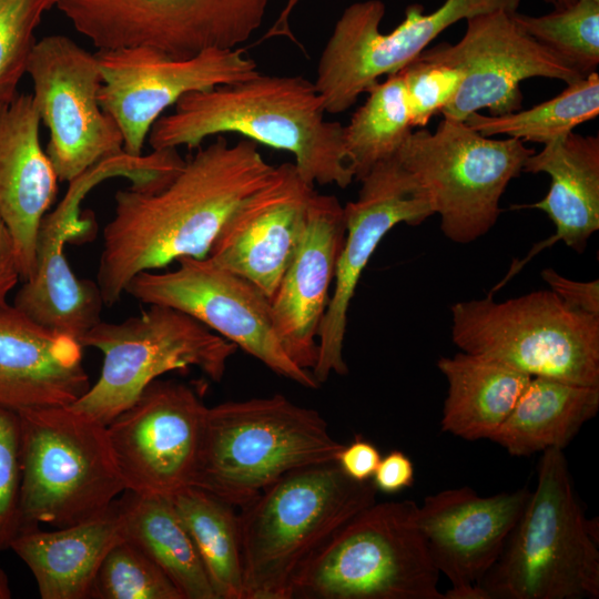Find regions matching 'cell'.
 Returning <instances> with one entry per match:
<instances>
[{"mask_svg": "<svg viewBox=\"0 0 599 599\" xmlns=\"http://www.w3.org/2000/svg\"><path fill=\"white\" fill-rule=\"evenodd\" d=\"M275 165L252 140L219 135L159 191L134 186L114 195L103 230L97 284L104 305L118 303L136 274L181 257L205 258L229 216L272 177Z\"/></svg>", "mask_w": 599, "mask_h": 599, "instance_id": "cell-1", "label": "cell"}, {"mask_svg": "<svg viewBox=\"0 0 599 599\" xmlns=\"http://www.w3.org/2000/svg\"><path fill=\"white\" fill-rule=\"evenodd\" d=\"M315 84L301 75H257L182 97L149 133L153 150L197 149L209 138L237 133L292 153L308 184L347 187L348 165L343 125L325 119Z\"/></svg>", "mask_w": 599, "mask_h": 599, "instance_id": "cell-2", "label": "cell"}, {"mask_svg": "<svg viewBox=\"0 0 599 599\" xmlns=\"http://www.w3.org/2000/svg\"><path fill=\"white\" fill-rule=\"evenodd\" d=\"M596 525L583 514L562 449L542 451L536 487L477 586L481 599H597Z\"/></svg>", "mask_w": 599, "mask_h": 599, "instance_id": "cell-3", "label": "cell"}, {"mask_svg": "<svg viewBox=\"0 0 599 599\" xmlns=\"http://www.w3.org/2000/svg\"><path fill=\"white\" fill-rule=\"evenodd\" d=\"M372 479L336 460L291 470L241 507L244 599H288L293 576L333 532L376 501Z\"/></svg>", "mask_w": 599, "mask_h": 599, "instance_id": "cell-4", "label": "cell"}, {"mask_svg": "<svg viewBox=\"0 0 599 599\" xmlns=\"http://www.w3.org/2000/svg\"><path fill=\"white\" fill-rule=\"evenodd\" d=\"M322 415L281 394L207 407L191 486L243 507L284 474L337 460Z\"/></svg>", "mask_w": 599, "mask_h": 599, "instance_id": "cell-5", "label": "cell"}, {"mask_svg": "<svg viewBox=\"0 0 599 599\" xmlns=\"http://www.w3.org/2000/svg\"><path fill=\"white\" fill-rule=\"evenodd\" d=\"M413 500L374 502L300 566L288 599H445Z\"/></svg>", "mask_w": 599, "mask_h": 599, "instance_id": "cell-6", "label": "cell"}, {"mask_svg": "<svg viewBox=\"0 0 599 599\" xmlns=\"http://www.w3.org/2000/svg\"><path fill=\"white\" fill-rule=\"evenodd\" d=\"M17 413L20 531L89 520L125 491L106 425L70 405Z\"/></svg>", "mask_w": 599, "mask_h": 599, "instance_id": "cell-7", "label": "cell"}, {"mask_svg": "<svg viewBox=\"0 0 599 599\" xmlns=\"http://www.w3.org/2000/svg\"><path fill=\"white\" fill-rule=\"evenodd\" d=\"M450 313L451 341L461 352L530 377L599 386V317L569 307L551 290L461 301Z\"/></svg>", "mask_w": 599, "mask_h": 599, "instance_id": "cell-8", "label": "cell"}, {"mask_svg": "<svg viewBox=\"0 0 599 599\" xmlns=\"http://www.w3.org/2000/svg\"><path fill=\"white\" fill-rule=\"evenodd\" d=\"M79 343L99 349L103 364L94 385L70 406L104 425L165 373L194 366L220 382L237 348L192 316L163 305H150L120 323L100 321Z\"/></svg>", "mask_w": 599, "mask_h": 599, "instance_id": "cell-9", "label": "cell"}, {"mask_svg": "<svg viewBox=\"0 0 599 599\" xmlns=\"http://www.w3.org/2000/svg\"><path fill=\"white\" fill-rule=\"evenodd\" d=\"M535 152L519 139H493L444 118L435 133L413 131L396 155L439 215L444 235L467 244L496 224L504 192Z\"/></svg>", "mask_w": 599, "mask_h": 599, "instance_id": "cell-10", "label": "cell"}, {"mask_svg": "<svg viewBox=\"0 0 599 599\" xmlns=\"http://www.w3.org/2000/svg\"><path fill=\"white\" fill-rule=\"evenodd\" d=\"M268 0H55L99 50L149 47L187 58L235 49L262 26Z\"/></svg>", "mask_w": 599, "mask_h": 599, "instance_id": "cell-11", "label": "cell"}, {"mask_svg": "<svg viewBox=\"0 0 599 599\" xmlns=\"http://www.w3.org/2000/svg\"><path fill=\"white\" fill-rule=\"evenodd\" d=\"M170 272L145 271L126 284L124 293L149 305L181 311L257 358L271 370L298 385L317 389L312 372L284 351L273 325L270 298L250 281L209 257H181Z\"/></svg>", "mask_w": 599, "mask_h": 599, "instance_id": "cell-12", "label": "cell"}, {"mask_svg": "<svg viewBox=\"0 0 599 599\" xmlns=\"http://www.w3.org/2000/svg\"><path fill=\"white\" fill-rule=\"evenodd\" d=\"M98 100L123 138V151L142 155L151 128L185 94L257 75V63L235 49H206L179 58L149 47L98 50Z\"/></svg>", "mask_w": 599, "mask_h": 599, "instance_id": "cell-13", "label": "cell"}, {"mask_svg": "<svg viewBox=\"0 0 599 599\" xmlns=\"http://www.w3.org/2000/svg\"><path fill=\"white\" fill-rule=\"evenodd\" d=\"M27 73L40 120L50 132L45 153L59 181L71 182L124 152L120 129L98 100L102 78L95 54L69 37L48 35L35 42Z\"/></svg>", "mask_w": 599, "mask_h": 599, "instance_id": "cell-14", "label": "cell"}, {"mask_svg": "<svg viewBox=\"0 0 599 599\" xmlns=\"http://www.w3.org/2000/svg\"><path fill=\"white\" fill-rule=\"evenodd\" d=\"M418 57L461 73L458 91L440 113L464 122L481 109H488L490 115L521 110L520 82L526 79H556L567 85L581 79L504 10L466 19L465 34L457 43L441 42Z\"/></svg>", "mask_w": 599, "mask_h": 599, "instance_id": "cell-15", "label": "cell"}, {"mask_svg": "<svg viewBox=\"0 0 599 599\" xmlns=\"http://www.w3.org/2000/svg\"><path fill=\"white\" fill-rule=\"evenodd\" d=\"M361 183L357 200L344 206L345 242L317 334V361L311 372L319 385L332 373L348 372L343 348L349 303L383 237L397 224L418 225L435 214L423 187L397 155L376 164Z\"/></svg>", "mask_w": 599, "mask_h": 599, "instance_id": "cell-16", "label": "cell"}, {"mask_svg": "<svg viewBox=\"0 0 599 599\" xmlns=\"http://www.w3.org/2000/svg\"><path fill=\"white\" fill-rule=\"evenodd\" d=\"M206 408L192 387L155 379L106 425L125 490L171 497L191 486Z\"/></svg>", "mask_w": 599, "mask_h": 599, "instance_id": "cell-17", "label": "cell"}, {"mask_svg": "<svg viewBox=\"0 0 599 599\" xmlns=\"http://www.w3.org/2000/svg\"><path fill=\"white\" fill-rule=\"evenodd\" d=\"M114 175H125V165L116 156L95 163L69 182L59 205L42 219L33 274L14 296L13 306L28 317L78 342L102 321L104 303L97 282L81 280L72 272L64 245L89 230L80 217L81 201L95 184Z\"/></svg>", "mask_w": 599, "mask_h": 599, "instance_id": "cell-18", "label": "cell"}, {"mask_svg": "<svg viewBox=\"0 0 599 599\" xmlns=\"http://www.w3.org/2000/svg\"><path fill=\"white\" fill-rule=\"evenodd\" d=\"M530 491L522 487L483 497L458 487L424 498L417 521L435 567L450 582L445 599H481L477 586L498 559Z\"/></svg>", "mask_w": 599, "mask_h": 599, "instance_id": "cell-19", "label": "cell"}, {"mask_svg": "<svg viewBox=\"0 0 599 599\" xmlns=\"http://www.w3.org/2000/svg\"><path fill=\"white\" fill-rule=\"evenodd\" d=\"M314 193L294 163L275 166L270 181L229 216L207 257L271 298L303 240Z\"/></svg>", "mask_w": 599, "mask_h": 599, "instance_id": "cell-20", "label": "cell"}, {"mask_svg": "<svg viewBox=\"0 0 599 599\" xmlns=\"http://www.w3.org/2000/svg\"><path fill=\"white\" fill-rule=\"evenodd\" d=\"M345 236L344 206L336 196L315 192L303 240L270 298L273 325L284 351L309 372L317 361L316 338Z\"/></svg>", "mask_w": 599, "mask_h": 599, "instance_id": "cell-21", "label": "cell"}, {"mask_svg": "<svg viewBox=\"0 0 599 599\" xmlns=\"http://www.w3.org/2000/svg\"><path fill=\"white\" fill-rule=\"evenodd\" d=\"M521 0H445L424 13L413 3L404 20L389 33H382L383 8L370 4L354 11L342 26L334 44L337 70L353 89L365 92L382 75L399 72L415 60L443 31L463 19L496 10L510 14Z\"/></svg>", "mask_w": 599, "mask_h": 599, "instance_id": "cell-22", "label": "cell"}, {"mask_svg": "<svg viewBox=\"0 0 599 599\" xmlns=\"http://www.w3.org/2000/svg\"><path fill=\"white\" fill-rule=\"evenodd\" d=\"M90 388L82 346L13 305L0 306V406H68Z\"/></svg>", "mask_w": 599, "mask_h": 599, "instance_id": "cell-23", "label": "cell"}, {"mask_svg": "<svg viewBox=\"0 0 599 599\" xmlns=\"http://www.w3.org/2000/svg\"><path fill=\"white\" fill-rule=\"evenodd\" d=\"M40 121L32 94L18 92L0 103V217L13 240L22 282L33 274L39 227L59 182L40 143Z\"/></svg>", "mask_w": 599, "mask_h": 599, "instance_id": "cell-24", "label": "cell"}, {"mask_svg": "<svg viewBox=\"0 0 599 599\" xmlns=\"http://www.w3.org/2000/svg\"><path fill=\"white\" fill-rule=\"evenodd\" d=\"M118 499L103 514L52 531L21 530L10 544L42 599H87L108 551L121 540Z\"/></svg>", "mask_w": 599, "mask_h": 599, "instance_id": "cell-25", "label": "cell"}, {"mask_svg": "<svg viewBox=\"0 0 599 599\" xmlns=\"http://www.w3.org/2000/svg\"><path fill=\"white\" fill-rule=\"evenodd\" d=\"M522 172L550 177L546 196L528 205L545 212L555 224L556 233L542 246L562 241L582 253L599 230V138L572 131L531 154Z\"/></svg>", "mask_w": 599, "mask_h": 599, "instance_id": "cell-26", "label": "cell"}, {"mask_svg": "<svg viewBox=\"0 0 599 599\" xmlns=\"http://www.w3.org/2000/svg\"><path fill=\"white\" fill-rule=\"evenodd\" d=\"M437 367L448 384L441 429L465 440L490 439L530 379L507 365L461 351L440 357Z\"/></svg>", "mask_w": 599, "mask_h": 599, "instance_id": "cell-27", "label": "cell"}, {"mask_svg": "<svg viewBox=\"0 0 599 599\" xmlns=\"http://www.w3.org/2000/svg\"><path fill=\"white\" fill-rule=\"evenodd\" d=\"M599 409V386L530 377L511 413L489 440L515 457L562 449Z\"/></svg>", "mask_w": 599, "mask_h": 599, "instance_id": "cell-28", "label": "cell"}, {"mask_svg": "<svg viewBox=\"0 0 599 599\" xmlns=\"http://www.w3.org/2000/svg\"><path fill=\"white\" fill-rule=\"evenodd\" d=\"M120 535L167 576L182 599H216L199 552L170 497L125 490L118 498Z\"/></svg>", "mask_w": 599, "mask_h": 599, "instance_id": "cell-29", "label": "cell"}, {"mask_svg": "<svg viewBox=\"0 0 599 599\" xmlns=\"http://www.w3.org/2000/svg\"><path fill=\"white\" fill-rule=\"evenodd\" d=\"M170 498L199 552L216 599H244L234 507L194 486H186Z\"/></svg>", "mask_w": 599, "mask_h": 599, "instance_id": "cell-30", "label": "cell"}, {"mask_svg": "<svg viewBox=\"0 0 599 599\" xmlns=\"http://www.w3.org/2000/svg\"><path fill=\"white\" fill-rule=\"evenodd\" d=\"M367 93L366 102L343 126L346 159L358 181L395 156L413 132L400 72L387 75Z\"/></svg>", "mask_w": 599, "mask_h": 599, "instance_id": "cell-31", "label": "cell"}, {"mask_svg": "<svg viewBox=\"0 0 599 599\" xmlns=\"http://www.w3.org/2000/svg\"><path fill=\"white\" fill-rule=\"evenodd\" d=\"M599 114V75L581 78L555 98L528 110L504 115L471 113L466 124L485 136L506 135L522 142L546 144Z\"/></svg>", "mask_w": 599, "mask_h": 599, "instance_id": "cell-32", "label": "cell"}, {"mask_svg": "<svg viewBox=\"0 0 599 599\" xmlns=\"http://www.w3.org/2000/svg\"><path fill=\"white\" fill-rule=\"evenodd\" d=\"M514 22L562 62L586 78L599 64V1L577 0L534 17L518 11Z\"/></svg>", "mask_w": 599, "mask_h": 599, "instance_id": "cell-33", "label": "cell"}, {"mask_svg": "<svg viewBox=\"0 0 599 599\" xmlns=\"http://www.w3.org/2000/svg\"><path fill=\"white\" fill-rule=\"evenodd\" d=\"M92 599H182L167 576L131 542L119 540L93 579Z\"/></svg>", "mask_w": 599, "mask_h": 599, "instance_id": "cell-34", "label": "cell"}, {"mask_svg": "<svg viewBox=\"0 0 599 599\" xmlns=\"http://www.w3.org/2000/svg\"><path fill=\"white\" fill-rule=\"evenodd\" d=\"M55 0H0V103L18 93V84L37 42L34 31Z\"/></svg>", "mask_w": 599, "mask_h": 599, "instance_id": "cell-35", "label": "cell"}, {"mask_svg": "<svg viewBox=\"0 0 599 599\" xmlns=\"http://www.w3.org/2000/svg\"><path fill=\"white\" fill-rule=\"evenodd\" d=\"M413 128H425L451 101L461 73L449 65L417 57L400 71Z\"/></svg>", "mask_w": 599, "mask_h": 599, "instance_id": "cell-36", "label": "cell"}, {"mask_svg": "<svg viewBox=\"0 0 599 599\" xmlns=\"http://www.w3.org/2000/svg\"><path fill=\"white\" fill-rule=\"evenodd\" d=\"M19 415L0 406V551L21 528Z\"/></svg>", "mask_w": 599, "mask_h": 599, "instance_id": "cell-37", "label": "cell"}, {"mask_svg": "<svg viewBox=\"0 0 599 599\" xmlns=\"http://www.w3.org/2000/svg\"><path fill=\"white\" fill-rule=\"evenodd\" d=\"M540 276L549 290L569 307L599 317V281L578 282L567 278L554 268H545Z\"/></svg>", "mask_w": 599, "mask_h": 599, "instance_id": "cell-38", "label": "cell"}, {"mask_svg": "<svg viewBox=\"0 0 599 599\" xmlns=\"http://www.w3.org/2000/svg\"><path fill=\"white\" fill-rule=\"evenodd\" d=\"M415 469L410 458L402 450H392L380 458L372 477L377 489L384 494H397L413 486Z\"/></svg>", "mask_w": 599, "mask_h": 599, "instance_id": "cell-39", "label": "cell"}, {"mask_svg": "<svg viewBox=\"0 0 599 599\" xmlns=\"http://www.w3.org/2000/svg\"><path fill=\"white\" fill-rule=\"evenodd\" d=\"M380 458L374 444L357 436L351 444L343 446L336 461L349 478L366 481L372 479Z\"/></svg>", "mask_w": 599, "mask_h": 599, "instance_id": "cell-40", "label": "cell"}, {"mask_svg": "<svg viewBox=\"0 0 599 599\" xmlns=\"http://www.w3.org/2000/svg\"><path fill=\"white\" fill-rule=\"evenodd\" d=\"M21 281L14 243L0 217V306L8 304L10 292Z\"/></svg>", "mask_w": 599, "mask_h": 599, "instance_id": "cell-41", "label": "cell"}, {"mask_svg": "<svg viewBox=\"0 0 599 599\" xmlns=\"http://www.w3.org/2000/svg\"><path fill=\"white\" fill-rule=\"evenodd\" d=\"M301 0H288L285 8L281 11L278 18L274 22V24L266 31V33L263 35L262 40H267L274 37H286L292 42L296 43L297 45L302 47L301 43L296 40L295 35L293 34L291 27H290V17L295 8V6Z\"/></svg>", "mask_w": 599, "mask_h": 599, "instance_id": "cell-42", "label": "cell"}, {"mask_svg": "<svg viewBox=\"0 0 599 599\" xmlns=\"http://www.w3.org/2000/svg\"><path fill=\"white\" fill-rule=\"evenodd\" d=\"M12 597L7 573L0 568V599Z\"/></svg>", "mask_w": 599, "mask_h": 599, "instance_id": "cell-43", "label": "cell"}, {"mask_svg": "<svg viewBox=\"0 0 599 599\" xmlns=\"http://www.w3.org/2000/svg\"><path fill=\"white\" fill-rule=\"evenodd\" d=\"M542 1H545L548 4H551L554 7V9H559V8L570 6L573 2H576L577 0H542Z\"/></svg>", "mask_w": 599, "mask_h": 599, "instance_id": "cell-44", "label": "cell"}]
</instances>
